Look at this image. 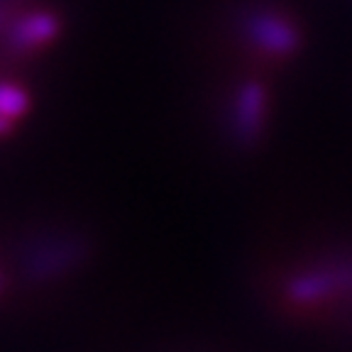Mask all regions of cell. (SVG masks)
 Segmentation results:
<instances>
[{
  "label": "cell",
  "mask_w": 352,
  "mask_h": 352,
  "mask_svg": "<svg viewBox=\"0 0 352 352\" xmlns=\"http://www.w3.org/2000/svg\"><path fill=\"white\" fill-rule=\"evenodd\" d=\"M347 294H352V257L314 264L284 284V298L294 308H316Z\"/></svg>",
  "instance_id": "obj_1"
},
{
  "label": "cell",
  "mask_w": 352,
  "mask_h": 352,
  "mask_svg": "<svg viewBox=\"0 0 352 352\" xmlns=\"http://www.w3.org/2000/svg\"><path fill=\"white\" fill-rule=\"evenodd\" d=\"M245 37L267 54L289 56L298 47V30L289 17L270 8H254L242 17Z\"/></svg>",
  "instance_id": "obj_2"
},
{
  "label": "cell",
  "mask_w": 352,
  "mask_h": 352,
  "mask_svg": "<svg viewBox=\"0 0 352 352\" xmlns=\"http://www.w3.org/2000/svg\"><path fill=\"white\" fill-rule=\"evenodd\" d=\"M264 108H267V94H264L262 83L245 81L237 88L235 100H232L230 125L232 138L240 144H254L259 138L264 122Z\"/></svg>",
  "instance_id": "obj_3"
},
{
  "label": "cell",
  "mask_w": 352,
  "mask_h": 352,
  "mask_svg": "<svg viewBox=\"0 0 352 352\" xmlns=\"http://www.w3.org/2000/svg\"><path fill=\"white\" fill-rule=\"evenodd\" d=\"M59 17L54 12H28L22 15L20 20H15L8 30V50L12 52H30L37 50L42 44L52 42V39L59 34Z\"/></svg>",
  "instance_id": "obj_4"
},
{
  "label": "cell",
  "mask_w": 352,
  "mask_h": 352,
  "mask_svg": "<svg viewBox=\"0 0 352 352\" xmlns=\"http://www.w3.org/2000/svg\"><path fill=\"white\" fill-rule=\"evenodd\" d=\"M28 105L30 98L20 86L0 83V116L8 118V120H15V118L25 116Z\"/></svg>",
  "instance_id": "obj_5"
},
{
  "label": "cell",
  "mask_w": 352,
  "mask_h": 352,
  "mask_svg": "<svg viewBox=\"0 0 352 352\" xmlns=\"http://www.w3.org/2000/svg\"><path fill=\"white\" fill-rule=\"evenodd\" d=\"M8 8H10V0H0V28H3V25H6Z\"/></svg>",
  "instance_id": "obj_6"
},
{
  "label": "cell",
  "mask_w": 352,
  "mask_h": 352,
  "mask_svg": "<svg viewBox=\"0 0 352 352\" xmlns=\"http://www.w3.org/2000/svg\"><path fill=\"white\" fill-rule=\"evenodd\" d=\"M8 130H10V120H8V118L0 116V135H6Z\"/></svg>",
  "instance_id": "obj_7"
},
{
  "label": "cell",
  "mask_w": 352,
  "mask_h": 352,
  "mask_svg": "<svg viewBox=\"0 0 352 352\" xmlns=\"http://www.w3.org/2000/svg\"><path fill=\"white\" fill-rule=\"evenodd\" d=\"M0 289H3V276H0Z\"/></svg>",
  "instance_id": "obj_8"
}]
</instances>
